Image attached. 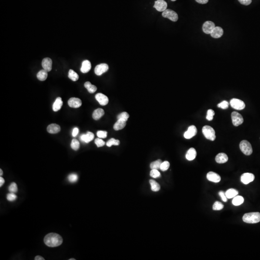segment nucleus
I'll use <instances>...</instances> for the list:
<instances>
[{
	"mask_svg": "<svg viewBox=\"0 0 260 260\" xmlns=\"http://www.w3.org/2000/svg\"><path fill=\"white\" fill-rule=\"evenodd\" d=\"M162 161L161 159H158L157 161L152 162L150 164V168L151 169H160L161 165L162 163Z\"/></svg>",
	"mask_w": 260,
	"mask_h": 260,
	"instance_id": "nucleus-32",
	"label": "nucleus"
},
{
	"mask_svg": "<svg viewBox=\"0 0 260 260\" xmlns=\"http://www.w3.org/2000/svg\"><path fill=\"white\" fill-rule=\"evenodd\" d=\"M68 180L69 182H70L71 183H75L78 180V175L76 173H71L68 175Z\"/></svg>",
	"mask_w": 260,
	"mask_h": 260,
	"instance_id": "nucleus-36",
	"label": "nucleus"
},
{
	"mask_svg": "<svg viewBox=\"0 0 260 260\" xmlns=\"http://www.w3.org/2000/svg\"><path fill=\"white\" fill-rule=\"evenodd\" d=\"M223 34V29L220 27H215L210 33V35L214 38H219L222 37Z\"/></svg>",
	"mask_w": 260,
	"mask_h": 260,
	"instance_id": "nucleus-17",
	"label": "nucleus"
},
{
	"mask_svg": "<svg viewBox=\"0 0 260 260\" xmlns=\"http://www.w3.org/2000/svg\"><path fill=\"white\" fill-rule=\"evenodd\" d=\"M17 199V196L14 194V193H10L7 195V199L9 201H13Z\"/></svg>",
	"mask_w": 260,
	"mask_h": 260,
	"instance_id": "nucleus-43",
	"label": "nucleus"
},
{
	"mask_svg": "<svg viewBox=\"0 0 260 260\" xmlns=\"http://www.w3.org/2000/svg\"><path fill=\"white\" fill-rule=\"evenodd\" d=\"M228 156L224 153H219L215 157V161L218 163H225L228 161Z\"/></svg>",
	"mask_w": 260,
	"mask_h": 260,
	"instance_id": "nucleus-19",
	"label": "nucleus"
},
{
	"mask_svg": "<svg viewBox=\"0 0 260 260\" xmlns=\"http://www.w3.org/2000/svg\"><path fill=\"white\" fill-rule=\"evenodd\" d=\"M68 77L70 79H71L73 81H77L78 80L79 77L78 74L72 70H70L68 72Z\"/></svg>",
	"mask_w": 260,
	"mask_h": 260,
	"instance_id": "nucleus-31",
	"label": "nucleus"
},
{
	"mask_svg": "<svg viewBox=\"0 0 260 260\" xmlns=\"http://www.w3.org/2000/svg\"><path fill=\"white\" fill-rule=\"evenodd\" d=\"M215 27V25L213 22L207 21L203 24L202 30L205 33L208 34H210Z\"/></svg>",
	"mask_w": 260,
	"mask_h": 260,
	"instance_id": "nucleus-8",
	"label": "nucleus"
},
{
	"mask_svg": "<svg viewBox=\"0 0 260 260\" xmlns=\"http://www.w3.org/2000/svg\"><path fill=\"white\" fill-rule=\"evenodd\" d=\"M243 221L246 223H256L260 222V213L253 212L247 213L243 216Z\"/></svg>",
	"mask_w": 260,
	"mask_h": 260,
	"instance_id": "nucleus-2",
	"label": "nucleus"
},
{
	"mask_svg": "<svg viewBox=\"0 0 260 260\" xmlns=\"http://www.w3.org/2000/svg\"><path fill=\"white\" fill-rule=\"evenodd\" d=\"M119 144H120V142L119 140H116L114 138H111L107 142L106 145L108 147H110L113 145L118 146L119 145Z\"/></svg>",
	"mask_w": 260,
	"mask_h": 260,
	"instance_id": "nucleus-35",
	"label": "nucleus"
},
{
	"mask_svg": "<svg viewBox=\"0 0 260 260\" xmlns=\"http://www.w3.org/2000/svg\"><path fill=\"white\" fill-rule=\"evenodd\" d=\"M8 189L10 192L15 193L16 192H17V190H18L17 185L14 182H13L10 184V186H9Z\"/></svg>",
	"mask_w": 260,
	"mask_h": 260,
	"instance_id": "nucleus-38",
	"label": "nucleus"
},
{
	"mask_svg": "<svg viewBox=\"0 0 260 260\" xmlns=\"http://www.w3.org/2000/svg\"><path fill=\"white\" fill-rule=\"evenodd\" d=\"M94 134L92 132H87L86 134H83L81 136L80 139L81 140V141L84 142L86 143H89L90 142L92 141L94 139Z\"/></svg>",
	"mask_w": 260,
	"mask_h": 260,
	"instance_id": "nucleus-18",
	"label": "nucleus"
},
{
	"mask_svg": "<svg viewBox=\"0 0 260 260\" xmlns=\"http://www.w3.org/2000/svg\"><path fill=\"white\" fill-rule=\"evenodd\" d=\"M223 205L221 202L216 201L212 206V209L214 210H220L223 209Z\"/></svg>",
	"mask_w": 260,
	"mask_h": 260,
	"instance_id": "nucleus-37",
	"label": "nucleus"
},
{
	"mask_svg": "<svg viewBox=\"0 0 260 260\" xmlns=\"http://www.w3.org/2000/svg\"><path fill=\"white\" fill-rule=\"evenodd\" d=\"M94 142H95V144L97 145V146L98 148L104 146L105 144V142L102 139H101L100 138L95 139Z\"/></svg>",
	"mask_w": 260,
	"mask_h": 260,
	"instance_id": "nucleus-45",
	"label": "nucleus"
},
{
	"mask_svg": "<svg viewBox=\"0 0 260 260\" xmlns=\"http://www.w3.org/2000/svg\"><path fill=\"white\" fill-rule=\"evenodd\" d=\"M48 76V72L46 70H41L37 74V77L39 80L41 81H44L47 79Z\"/></svg>",
	"mask_w": 260,
	"mask_h": 260,
	"instance_id": "nucleus-26",
	"label": "nucleus"
},
{
	"mask_svg": "<svg viewBox=\"0 0 260 260\" xmlns=\"http://www.w3.org/2000/svg\"><path fill=\"white\" fill-rule=\"evenodd\" d=\"M35 260H44V258L43 257H41V256H36L35 258Z\"/></svg>",
	"mask_w": 260,
	"mask_h": 260,
	"instance_id": "nucleus-51",
	"label": "nucleus"
},
{
	"mask_svg": "<svg viewBox=\"0 0 260 260\" xmlns=\"http://www.w3.org/2000/svg\"><path fill=\"white\" fill-rule=\"evenodd\" d=\"M154 8L159 12H163L166 10L167 3L164 0H157L155 1Z\"/></svg>",
	"mask_w": 260,
	"mask_h": 260,
	"instance_id": "nucleus-9",
	"label": "nucleus"
},
{
	"mask_svg": "<svg viewBox=\"0 0 260 260\" xmlns=\"http://www.w3.org/2000/svg\"><path fill=\"white\" fill-rule=\"evenodd\" d=\"M84 87L87 89L88 92L91 94H93L94 92H95L97 90V87L91 84V83L89 81L86 82L84 83Z\"/></svg>",
	"mask_w": 260,
	"mask_h": 260,
	"instance_id": "nucleus-28",
	"label": "nucleus"
},
{
	"mask_svg": "<svg viewBox=\"0 0 260 260\" xmlns=\"http://www.w3.org/2000/svg\"><path fill=\"white\" fill-rule=\"evenodd\" d=\"M241 4L244 6H249L252 3V0H238Z\"/></svg>",
	"mask_w": 260,
	"mask_h": 260,
	"instance_id": "nucleus-47",
	"label": "nucleus"
},
{
	"mask_svg": "<svg viewBox=\"0 0 260 260\" xmlns=\"http://www.w3.org/2000/svg\"><path fill=\"white\" fill-rule=\"evenodd\" d=\"M63 105V101L61 97H57L54 101V103L53 104V110L55 112L58 111L61 109V107Z\"/></svg>",
	"mask_w": 260,
	"mask_h": 260,
	"instance_id": "nucleus-23",
	"label": "nucleus"
},
{
	"mask_svg": "<svg viewBox=\"0 0 260 260\" xmlns=\"http://www.w3.org/2000/svg\"><path fill=\"white\" fill-rule=\"evenodd\" d=\"M207 178L210 182L218 183L221 181V177L219 174L213 172H210L207 174Z\"/></svg>",
	"mask_w": 260,
	"mask_h": 260,
	"instance_id": "nucleus-16",
	"label": "nucleus"
},
{
	"mask_svg": "<svg viewBox=\"0 0 260 260\" xmlns=\"http://www.w3.org/2000/svg\"><path fill=\"white\" fill-rule=\"evenodd\" d=\"M150 175L152 177L154 178H157L161 176V173L159 172L158 170L152 169L150 171Z\"/></svg>",
	"mask_w": 260,
	"mask_h": 260,
	"instance_id": "nucleus-41",
	"label": "nucleus"
},
{
	"mask_svg": "<svg viewBox=\"0 0 260 260\" xmlns=\"http://www.w3.org/2000/svg\"><path fill=\"white\" fill-rule=\"evenodd\" d=\"M95 97L96 100L101 105L106 106L108 104V97L104 94L98 93L95 95Z\"/></svg>",
	"mask_w": 260,
	"mask_h": 260,
	"instance_id": "nucleus-13",
	"label": "nucleus"
},
{
	"mask_svg": "<svg viewBox=\"0 0 260 260\" xmlns=\"http://www.w3.org/2000/svg\"><path fill=\"white\" fill-rule=\"evenodd\" d=\"M231 118L232 123L234 126H239V125L243 123L244 121L243 117L241 115L236 111L232 113Z\"/></svg>",
	"mask_w": 260,
	"mask_h": 260,
	"instance_id": "nucleus-7",
	"label": "nucleus"
},
{
	"mask_svg": "<svg viewBox=\"0 0 260 260\" xmlns=\"http://www.w3.org/2000/svg\"><path fill=\"white\" fill-rule=\"evenodd\" d=\"M219 195L221 197L222 201H224V202H226L227 201V197H226V195L225 192H223V191H221L219 192Z\"/></svg>",
	"mask_w": 260,
	"mask_h": 260,
	"instance_id": "nucleus-46",
	"label": "nucleus"
},
{
	"mask_svg": "<svg viewBox=\"0 0 260 260\" xmlns=\"http://www.w3.org/2000/svg\"><path fill=\"white\" fill-rule=\"evenodd\" d=\"M3 171H2V170L0 169V175H1V176H2V175H3Z\"/></svg>",
	"mask_w": 260,
	"mask_h": 260,
	"instance_id": "nucleus-52",
	"label": "nucleus"
},
{
	"mask_svg": "<svg viewBox=\"0 0 260 260\" xmlns=\"http://www.w3.org/2000/svg\"><path fill=\"white\" fill-rule=\"evenodd\" d=\"M197 156V151L194 148H190L186 153V157L188 161H193Z\"/></svg>",
	"mask_w": 260,
	"mask_h": 260,
	"instance_id": "nucleus-22",
	"label": "nucleus"
},
{
	"mask_svg": "<svg viewBox=\"0 0 260 260\" xmlns=\"http://www.w3.org/2000/svg\"><path fill=\"white\" fill-rule=\"evenodd\" d=\"M149 183L150 184L151 190L154 192H158L161 189L159 184L153 180H150Z\"/></svg>",
	"mask_w": 260,
	"mask_h": 260,
	"instance_id": "nucleus-29",
	"label": "nucleus"
},
{
	"mask_svg": "<svg viewBox=\"0 0 260 260\" xmlns=\"http://www.w3.org/2000/svg\"><path fill=\"white\" fill-rule=\"evenodd\" d=\"M239 148L242 153L247 156L250 155L252 153V145L247 140L241 141L239 144Z\"/></svg>",
	"mask_w": 260,
	"mask_h": 260,
	"instance_id": "nucleus-4",
	"label": "nucleus"
},
{
	"mask_svg": "<svg viewBox=\"0 0 260 260\" xmlns=\"http://www.w3.org/2000/svg\"><path fill=\"white\" fill-rule=\"evenodd\" d=\"M68 105L71 108H78L82 105V102L79 98L72 97L68 100Z\"/></svg>",
	"mask_w": 260,
	"mask_h": 260,
	"instance_id": "nucleus-15",
	"label": "nucleus"
},
{
	"mask_svg": "<svg viewBox=\"0 0 260 260\" xmlns=\"http://www.w3.org/2000/svg\"><path fill=\"white\" fill-rule=\"evenodd\" d=\"M214 111L213 110H209L207 111V115L206 116V119L209 121H211L213 119V116H214Z\"/></svg>",
	"mask_w": 260,
	"mask_h": 260,
	"instance_id": "nucleus-40",
	"label": "nucleus"
},
{
	"mask_svg": "<svg viewBox=\"0 0 260 260\" xmlns=\"http://www.w3.org/2000/svg\"><path fill=\"white\" fill-rule=\"evenodd\" d=\"M105 114L104 110L102 108H98L95 110L92 113V118L94 120H98Z\"/></svg>",
	"mask_w": 260,
	"mask_h": 260,
	"instance_id": "nucleus-24",
	"label": "nucleus"
},
{
	"mask_svg": "<svg viewBox=\"0 0 260 260\" xmlns=\"http://www.w3.org/2000/svg\"><path fill=\"white\" fill-rule=\"evenodd\" d=\"M52 63L53 62L51 59L49 57H46L43 60L41 65L43 70H46L47 72H49L52 68Z\"/></svg>",
	"mask_w": 260,
	"mask_h": 260,
	"instance_id": "nucleus-14",
	"label": "nucleus"
},
{
	"mask_svg": "<svg viewBox=\"0 0 260 260\" xmlns=\"http://www.w3.org/2000/svg\"><path fill=\"white\" fill-rule=\"evenodd\" d=\"M162 16L164 18L169 19L170 20L173 22H176L178 19V16L175 12L171 9H166L163 12Z\"/></svg>",
	"mask_w": 260,
	"mask_h": 260,
	"instance_id": "nucleus-5",
	"label": "nucleus"
},
{
	"mask_svg": "<svg viewBox=\"0 0 260 260\" xmlns=\"http://www.w3.org/2000/svg\"><path fill=\"white\" fill-rule=\"evenodd\" d=\"M126 121L121 120V119H118V121L116 122L113 126L114 129L116 131H119V130L123 129L126 125Z\"/></svg>",
	"mask_w": 260,
	"mask_h": 260,
	"instance_id": "nucleus-25",
	"label": "nucleus"
},
{
	"mask_svg": "<svg viewBox=\"0 0 260 260\" xmlns=\"http://www.w3.org/2000/svg\"><path fill=\"white\" fill-rule=\"evenodd\" d=\"M171 1H176V0H171Z\"/></svg>",
	"mask_w": 260,
	"mask_h": 260,
	"instance_id": "nucleus-54",
	"label": "nucleus"
},
{
	"mask_svg": "<svg viewBox=\"0 0 260 260\" xmlns=\"http://www.w3.org/2000/svg\"><path fill=\"white\" fill-rule=\"evenodd\" d=\"M108 70V66L107 64L103 63L97 65L94 68V72L98 76H100Z\"/></svg>",
	"mask_w": 260,
	"mask_h": 260,
	"instance_id": "nucleus-11",
	"label": "nucleus"
},
{
	"mask_svg": "<svg viewBox=\"0 0 260 260\" xmlns=\"http://www.w3.org/2000/svg\"><path fill=\"white\" fill-rule=\"evenodd\" d=\"M195 1L200 4H206L209 1V0H195Z\"/></svg>",
	"mask_w": 260,
	"mask_h": 260,
	"instance_id": "nucleus-49",
	"label": "nucleus"
},
{
	"mask_svg": "<svg viewBox=\"0 0 260 260\" xmlns=\"http://www.w3.org/2000/svg\"><path fill=\"white\" fill-rule=\"evenodd\" d=\"M69 260H75V259H74V258H71V259H69Z\"/></svg>",
	"mask_w": 260,
	"mask_h": 260,
	"instance_id": "nucleus-53",
	"label": "nucleus"
},
{
	"mask_svg": "<svg viewBox=\"0 0 260 260\" xmlns=\"http://www.w3.org/2000/svg\"><path fill=\"white\" fill-rule=\"evenodd\" d=\"M79 132V129L78 128H74L72 132V136L73 137H75L77 136V134H78Z\"/></svg>",
	"mask_w": 260,
	"mask_h": 260,
	"instance_id": "nucleus-48",
	"label": "nucleus"
},
{
	"mask_svg": "<svg viewBox=\"0 0 260 260\" xmlns=\"http://www.w3.org/2000/svg\"><path fill=\"white\" fill-rule=\"evenodd\" d=\"M170 163L168 162V161H165L164 162H162V163L161 164L160 169L163 172L166 171L169 168Z\"/></svg>",
	"mask_w": 260,
	"mask_h": 260,
	"instance_id": "nucleus-39",
	"label": "nucleus"
},
{
	"mask_svg": "<svg viewBox=\"0 0 260 260\" xmlns=\"http://www.w3.org/2000/svg\"><path fill=\"white\" fill-rule=\"evenodd\" d=\"M230 104L233 108L236 110H242L245 108V104L243 101L241 100L233 98L230 102Z\"/></svg>",
	"mask_w": 260,
	"mask_h": 260,
	"instance_id": "nucleus-6",
	"label": "nucleus"
},
{
	"mask_svg": "<svg viewBox=\"0 0 260 260\" xmlns=\"http://www.w3.org/2000/svg\"><path fill=\"white\" fill-rule=\"evenodd\" d=\"M225 194L228 199H232L237 196L239 194V192L236 189L230 188L226 191Z\"/></svg>",
	"mask_w": 260,
	"mask_h": 260,
	"instance_id": "nucleus-27",
	"label": "nucleus"
},
{
	"mask_svg": "<svg viewBox=\"0 0 260 260\" xmlns=\"http://www.w3.org/2000/svg\"><path fill=\"white\" fill-rule=\"evenodd\" d=\"M107 134L106 131H98L97 132V136L100 138H105L107 137Z\"/></svg>",
	"mask_w": 260,
	"mask_h": 260,
	"instance_id": "nucleus-44",
	"label": "nucleus"
},
{
	"mask_svg": "<svg viewBox=\"0 0 260 260\" xmlns=\"http://www.w3.org/2000/svg\"><path fill=\"white\" fill-rule=\"evenodd\" d=\"M80 143L77 139H73L71 143V148L74 150L77 151L80 148Z\"/></svg>",
	"mask_w": 260,
	"mask_h": 260,
	"instance_id": "nucleus-33",
	"label": "nucleus"
},
{
	"mask_svg": "<svg viewBox=\"0 0 260 260\" xmlns=\"http://www.w3.org/2000/svg\"><path fill=\"white\" fill-rule=\"evenodd\" d=\"M228 106H229V103L228 101H222V102H221L220 103H219L217 105V107L218 108H222L223 110H226V109L228 108Z\"/></svg>",
	"mask_w": 260,
	"mask_h": 260,
	"instance_id": "nucleus-42",
	"label": "nucleus"
},
{
	"mask_svg": "<svg viewBox=\"0 0 260 260\" xmlns=\"http://www.w3.org/2000/svg\"><path fill=\"white\" fill-rule=\"evenodd\" d=\"M91 67L92 66L91 62L88 60H86L82 63L81 71L83 73L88 72L91 70Z\"/></svg>",
	"mask_w": 260,
	"mask_h": 260,
	"instance_id": "nucleus-21",
	"label": "nucleus"
},
{
	"mask_svg": "<svg viewBox=\"0 0 260 260\" xmlns=\"http://www.w3.org/2000/svg\"><path fill=\"white\" fill-rule=\"evenodd\" d=\"M61 130L59 125H57V124H51L47 127V131L50 134H57Z\"/></svg>",
	"mask_w": 260,
	"mask_h": 260,
	"instance_id": "nucleus-20",
	"label": "nucleus"
},
{
	"mask_svg": "<svg viewBox=\"0 0 260 260\" xmlns=\"http://www.w3.org/2000/svg\"><path fill=\"white\" fill-rule=\"evenodd\" d=\"M129 118V115L128 113L126 112L121 113L120 114H119L117 116V119H121V120H122L125 121H126Z\"/></svg>",
	"mask_w": 260,
	"mask_h": 260,
	"instance_id": "nucleus-34",
	"label": "nucleus"
},
{
	"mask_svg": "<svg viewBox=\"0 0 260 260\" xmlns=\"http://www.w3.org/2000/svg\"><path fill=\"white\" fill-rule=\"evenodd\" d=\"M44 242L46 246L49 247H56L62 244V237L56 233H49L44 238Z\"/></svg>",
	"mask_w": 260,
	"mask_h": 260,
	"instance_id": "nucleus-1",
	"label": "nucleus"
},
{
	"mask_svg": "<svg viewBox=\"0 0 260 260\" xmlns=\"http://www.w3.org/2000/svg\"><path fill=\"white\" fill-rule=\"evenodd\" d=\"M244 198L240 196H237L233 199L232 203L234 206H239L244 202Z\"/></svg>",
	"mask_w": 260,
	"mask_h": 260,
	"instance_id": "nucleus-30",
	"label": "nucleus"
},
{
	"mask_svg": "<svg viewBox=\"0 0 260 260\" xmlns=\"http://www.w3.org/2000/svg\"><path fill=\"white\" fill-rule=\"evenodd\" d=\"M197 133V129L196 127L194 125H191L188 128V131L185 132L183 136L185 138L189 139L196 135Z\"/></svg>",
	"mask_w": 260,
	"mask_h": 260,
	"instance_id": "nucleus-12",
	"label": "nucleus"
},
{
	"mask_svg": "<svg viewBox=\"0 0 260 260\" xmlns=\"http://www.w3.org/2000/svg\"><path fill=\"white\" fill-rule=\"evenodd\" d=\"M202 132L204 137L210 141H214L216 138L214 130L212 127L205 125L202 128Z\"/></svg>",
	"mask_w": 260,
	"mask_h": 260,
	"instance_id": "nucleus-3",
	"label": "nucleus"
},
{
	"mask_svg": "<svg viewBox=\"0 0 260 260\" xmlns=\"http://www.w3.org/2000/svg\"><path fill=\"white\" fill-rule=\"evenodd\" d=\"M255 176L252 173H243L241 176V181L245 185H247L252 182L254 180Z\"/></svg>",
	"mask_w": 260,
	"mask_h": 260,
	"instance_id": "nucleus-10",
	"label": "nucleus"
},
{
	"mask_svg": "<svg viewBox=\"0 0 260 260\" xmlns=\"http://www.w3.org/2000/svg\"><path fill=\"white\" fill-rule=\"evenodd\" d=\"M4 182H5L4 179H3V177H0V186H1V187L3 186V185Z\"/></svg>",
	"mask_w": 260,
	"mask_h": 260,
	"instance_id": "nucleus-50",
	"label": "nucleus"
}]
</instances>
